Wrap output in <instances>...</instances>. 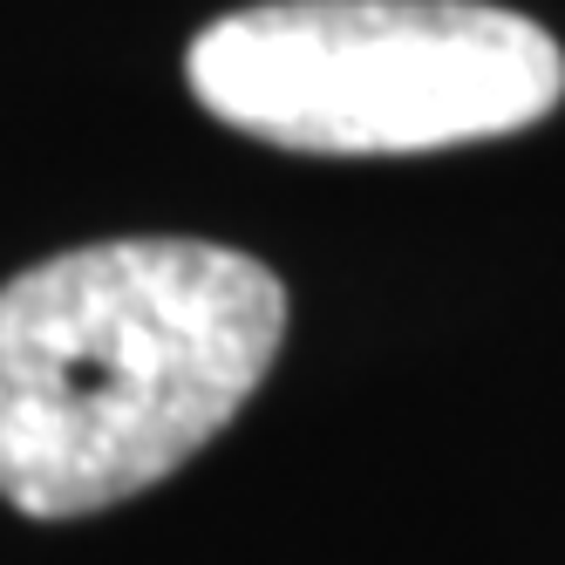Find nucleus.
I'll use <instances>...</instances> for the list:
<instances>
[{
    "label": "nucleus",
    "instance_id": "f03ea898",
    "mask_svg": "<svg viewBox=\"0 0 565 565\" xmlns=\"http://www.w3.org/2000/svg\"><path fill=\"white\" fill-rule=\"evenodd\" d=\"M184 75L218 124L320 157L511 137L565 96L558 42L483 0H266L212 21Z\"/></svg>",
    "mask_w": 565,
    "mask_h": 565
},
{
    "label": "nucleus",
    "instance_id": "f257e3e1",
    "mask_svg": "<svg viewBox=\"0 0 565 565\" xmlns=\"http://www.w3.org/2000/svg\"><path fill=\"white\" fill-rule=\"evenodd\" d=\"M287 334L273 266L205 238L75 246L0 287V498L89 518L238 416Z\"/></svg>",
    "mask_w": 565,
    "mask_h": 565
}]
</instances>
